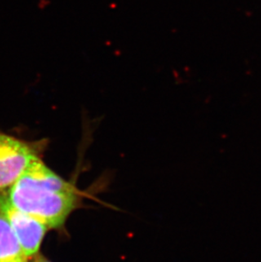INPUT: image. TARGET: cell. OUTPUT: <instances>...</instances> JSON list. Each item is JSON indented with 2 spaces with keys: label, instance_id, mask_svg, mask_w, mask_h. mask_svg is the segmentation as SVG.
Returning <instances> with one entry per match:
<instances>
[{
  "label": "cell",
  "instance_id": "4",
  "mask_svg": "<svg viewBox=\"0 0 261 262\" xmlns=\"http://www.w3.org/2000/svg\"><path fill=\"white\" fill-rule=\"evenodd\" d=\"M21 257L27 256L23 253L10 222L0 207V261Z\"/></svg>",
  "mask_w": 261,
  "mask_h": 262
},
{
  "label": "cell",
  "instance_id": "6",
  "mask_svg": "<svg viewBox=\"0 0 261 262\" xmlns=\"http://www.w3.org/2000/svg\"><path fill=\"white\" fill-rule=\"evenodd\" d=\"M27 260H28V258L21 257L18 258V259H14V260H5V261L0 262H27Z\"/></svg>",
  "mask_w": 261,
  "mask_h": 262
},
{
  "label": "cell",
  "instance_id": "5",
  "mask_svg": "<svg viewBox=\"0 0 261 262\" xmlns=\"http://www.w3.org/2000/svg\"><path fill=\"white\" fill-rule=\"evenodd\" d=\"M34 262H51L48 260L47 258L45 257L44 255L37 253V255H34Z\"/></svg>",
  "mask_w": 261,
  "mask_h": 262
},
{
  "label": "cell",
  "instance_id": "2",
  "mask_svg": "<svg viewBox=\"0 0 261 262\" xmlns=\"http://www.w3.org/2000/svg\"><path fill=\"white\" fill-rule=\"evenodd\" d=\"M37 157L34 145L0 132V192L10 188Z\"/></svg>",
  "mask_w": 261,
  "mask_h": 262
},
{
  "label": "cell",
  "instance_id": "3",
  "mask_svg": "<svg viewBox=\"0 0 261 262\" xmlns=\"http://www.w3.org/2000/svg\"><path fill=\"white\" fill-rule=\"evenodd\" d=\"M0 207L10 222L24 255L27 258L37 255L49 227L37 218L11 207L3 193L0 194Z\"/></svg>",
  "mask_w": 261,
  "mask_h": 262
},
{
  "label": "cell",
  "instance_id": "1",
  "mask_svg": "<svg viewBox=\"0 0 261 262\" xmlns=\"http://www.w3.org/2000/svg\"><path fill=\"white\" fill-rule=\"evenodd\" d=\"M5 198L11 207L42 221L50 229L64 225L80 202L76 188L39 157L29 164Z\"/></svg>",
  "mask_w": 261,
  "mask_h": 262
}]
</instances>
